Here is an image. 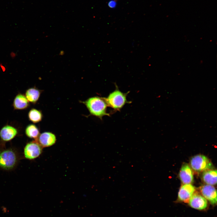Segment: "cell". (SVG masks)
Returning <instances> with one entry per match:
<instances>
[{
    "mask_svg": "<svg viewBox=\"0 0 217 217\" xmlns=\"http://www.w3.org/2000/svg\"><path fill=\"white\" fill-rule=\"evenodd\" d=\"M42 152V147L36 140L27 143L24 149V156L30 160L37 158Z\"/></svg>",
    "mask_w": 217,
    "mask_h": 217,
    "instance_id": "cell-5",
    "label": "cell"
},
{
    "mask_svg": "<svg viewBox=\"0 0 217 217\" xmlns=\"http://www.w3.org/2000/svg\"><path fill=\"white\" fill-rule=\"evenodd\" d=\"M41 92L35 87L28 89L26 91L25 96L28 101L33 103H35L38 100Z\"/></svg>",
    "mask_w": 217,
    "mask_h": 217,
    "instance_id": "cell-14",
    "label": "cell"
},
{
    "mask_svg": "<svg viewBox=\"0 0 217 217\" xmlns=\"http://www.w3.org/2000/svg\"><path fill=\"white\" fill-rule=\"evenodd\" d=\"M2 210H3L2 211L4 212H6L7 211L6 208H5V207L2 208Z\"/></svg>",
    "mask_w": 217,
    "mask_h": 217,
    "instance_id": "cell-18",
    "label": "cell"
},
{
    "mask_svg": "<svg viewBox=\"0 0 217 217\" xmlns=\"http://www.w3.org/2000/svg\"><path fill=\"white\" fill-rule=\"evenodd\" d=\"M20 159L17 149L12 147L6 148L5 143H0V169L9 171L14 169Z\"/></svg>",
    "mask_w": 217,
    "mask_h": 217,
    "instance_id": "cell-1",
    "label": "cell"
},
{
    "mask_svg": "<svg viewBox=\"0 0 217 217\" xmlns=\"http://www.w3.org/2000/svg\"><path fill=\"white\" fill-rule=\"evenodd\" d=\"M25 133L28 137L36 140L39 135V131L35 125L31 124L27 126L25 129Z\"/></svg>",
    "mask_w": 217,
    "mask_h": 217,
    "instance_id": "cell-15",
    "label": "cell"
},
{
    "mask_svg": "<svg viewBox=\"0 0 217 217\" xmlns=\"http://www.w3.org/2000/svg\"><path fill=\"white\" fill-rule=\"evenodd\" d=\"M179 177L183 184H191L193 181L192 170L187 163L183 164L179 173Z\"/></svg>",
    "mask_w": 217,
    "mask_h": 217,
    "instance_id": "cell-10",
    "label": "cell"
},
{
    "mask_svg": "<svg viewBox=\"0 0 217 217\" xmlns=\"http://www.w3.org/2000/svg\"><path fill=\"white\" fill-rule=\"evenodd\" d=\"M195 190V187L191 184H183L179 190L178 200L181 202L188 203Z\"/></svg>",
    "mask_w": 217,
    "mask_h": 217,
    "instance_id": "cell-8",
    "label": "cell"
},
{
    "mask_svg": "<svg viewBox=\"0 0 217 217\" xmlns=\"http://www.w3.org/2000/svg\"><path fill=\"white\" fill-rule=\"evenodd\" d=\"M201 195L208 201L212 205L215 206L217 204V191L212 185L205 184L200 188Z\"/></svg>",
    "mask_w": 217,
    "mask_h": 217,
    "instance_id": "cell-6",
    "label": "cell"
},
{
    "mask_svg": "<svg viewBox=\"0 0 217 217\" xmlns=\"http://www.w3.org/2000/svg\"><path fill=\"white\" fill-rule=\"evenodd\" d=\"M42 147H47L54 144L56 141L55 135L49 132H45L39 134L35 140Z\"/></svg>",
    "mask_w": 217,
    "mask_h": 217,
    "instance_id": "cell-11",
    "label": "cell"
},
{
    "mask_svg": "<svg viewBox=\"0 0 217 217\" xmlns=\"http://www.w3.org/2000/svg\"><path fill=\"white\" fill-rule=\"evenodd\" d=\"M202 179L206 184L215 185L217 183L216 170L210 169L203 172Z\"/></svg>",
    "mask_w": 217,
    "mask_h": 217,
    "instance_id": "cell-13",
    "label": "cell"
},
{
    "mask_svg": "<svg viewBox=\"0 0 217 217\" xmlns=\"http://www.w3.org/2000/svg\"><path fill=\"white\" fill-rule=\"evenodd\" d=\"M190 164L192 170L199 172L211 169L213 167L210 160L205 156L201 154L192 157Z\"/></svg>",
    "mask_w": 217,
    "mask_h": 217,
    "instance_id": "cell-4",
    "label": "cell"
},
{
    "mask_svg": "<svg viewBox=\"0 0 217 217\" xmlns=\"http://www.w3.org/2000/svg\"><path fill=\"white\" fill-rule=\"evenodd\" d=\"M13 106L15 110H23L29 106V103L25 95L19 93L15 97L13 102Z\"/></svg>",
    "mask_w": 217,
    "mask_h": 217,
    "instance_id": "cell-12",
    "label": "cell"
},
{
    "mask_svg": "<svg viewBox=\"0 0 217 217\" xmlns=\"http://www.w3.org/2000/svg\"><path fill=\"white\" fill-rule=\"evenodd\" d=\"M42 116V112L34 108L30 110L28 114L29 120L35 123L41 121Z\"/></svg>",
    "mask_w": 217,
    "mask_h": 217,
    "instance_id": "cell-16",
    "label": "cell"
},
{
    "mask_svg": "<svg viewBox=\"0 0 217 217\" xmlns=\"http://www.w3.org/2000/svg\"><path fill=\"white\" fill-rule=\"evenodd\" d=\"M83 103L93 115L101 119L104 116H110L109 114L107 112L108 105L105 97H92L83 102Z\"/></svg>",
    "mask_w": 217,
    "mask_h": 217,
    "instance_id": "cell-2",
    "label": "cell"
},
{
    "mask_svg": "<svg viewBox=\"0 0 217 217\" xmlns=\"http://www.w3.org/2000/svg\"><path fill=\"white\" fill-rule=\"evenodd\" d=\"M188 203L191 207L200 210H206L208 206L207 200L201 194L195 192Z\"/></svg>",
    "mask_w": 217,
    "mask_h": 217,
    "instance_id": "cell-7",
    "label": "cell"
},
{
    "mask_svg": "<svg viewBox=\"0 0 217 217\" xmlns=\"http://www.w3.org/2000/svg\"><path fill=\"white\" fill-rule=\"evenodd\" d=\"M115 90L110 93L105 99L108 106L115 111H120L126 103L131 102L127 100V96L128 92L124 93L120 91L115 84Z\"/></svg>",
    "mask_w": 217,
    "mask_h": 217,
    "instance_id": "cell-3",
    "label": "cell"
},
{
    "mask_svg": "<svg viewBox=\"0 0 217 217\" xmlns=\"http://www.w3.org/2000/svg\"><path fill=\"white\" fill-rule=\"evenodd\" d=\"M117 5V0H111L108 2V7L111 8H115Z\"/></svg>",
    "mask_w": 217,
    "mask_h": 217,
    "instance_id": "cell-17",
    "label": "cell"
},
{
    "mask_svg": "<svg viewBox=\"0 0 217 217\" xmlns=\"http://www.w3.org/2000/svg\"><path fill=\"white\" fill-rule=\"evenodd\" d=\"M17 129L13 126L6 125L3 127L0 130V138L2 143L10 141L17 135Z\"/></svg>",
    "mask_w": 217,
    "mask_h": 217,
    "instance_id": "cell-9",
    "label": "cell"
},
{
    "mask_svg": "<svg viewBox=\"0 0 217 217\" xmlns=\"http://www.w3.org/2000/svg\"></svg>",
    "mask_w": 217,
    "mask_h": 217,
    "instance_id": "cell-19",
    "label": "cell"
}]
</instances>
